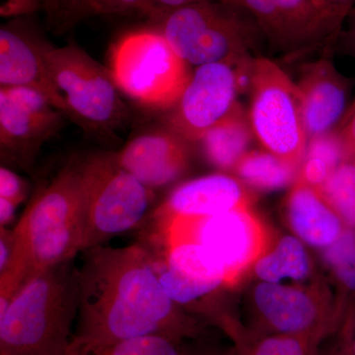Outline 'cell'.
Instances as JSON below:
<instances>
[{"instance_id":"1","label":"cell","mask_w":355,"mask_h":355,"mask_svg":"<svg viewBox=\"0 0 355 355\" xmlns=\"http://www.w3.org/2000/svg\"><path fill=\"white\" fill-rule=\"evenodd\" d=\"M77 266L79 305L69 349L162 336L181 343L200 331L168 297L155 259L139 244L85 250Z\"/></svg>"},{"instance_id":"2","label":"cell","mask_w":355,"mask_h":355,"mask_svg":"<svg viewBox=\"0 0 355 355\" xmlns=\"http://www.w3.org/2000/svg\"><path fill=\"white\" fill-rule=\"evenodd\" d=\"M85 200L78 161L65 165L34 196L11 229L10 260L0 272V315L16 292L44 270L83 252Z\"/></svg>"},{"instance_id":"3","label":"cell","mask_w":355,"mask_h":355,"mask_svg":"<svg viewBox=\"0 0 355 355\" xmlns=\"http://www.w3.org/2000/svg\"><path fill=\"white\" fill-rule=\"evenodd\" d=\"M76 260L44 270L0 315V355H65L78 314Z\"/></svg>"},{"instance_id":"4","label":"cell","mask_w":355,"mask_h":355,"mask_svg":"<svg viewBox=\"0 0 355 355\" xmlns=\"http://www.w3.org/2000/svg\"><path fill=\"white\" fill-rule=\"evenodd\" d=\"M154 25L178 55L196 67L216 62L245 64L265 39L250 13L223 0L180 7Z\"/></svg>"},{"instance_id":"5","label":"cell","mask_w":355,"mask_h":355,"mask_svg":"<svg viewBox=\"0 0 355 355\" xmlns=\"http://www.w3.org/2000/svg\"><path fill=\"white\" fill-rule=\"evenodd\" d=\"M108 69L121 93L147 108L168 111L193 73L155 27L119 39L112 46Z\"/></svg>"},{"instance_id":"6","label":"cell","mask_w":355,"mask_h":355,"mask_svg":"<svg viewBox=\"0 0 355 355\" xmlns=\"http://www.w3.org/2000/svg\"><path fill=\"white\" fill-rule=\"evenodd\" d=\"M85 200L83 251L104 245L146 218L149 190L119 163L116 153H97L78 161Z\"/></svg>"},{"instance_id":"7","label":"cell","mask_w":355,"mask_h":355,"mask_svg":"<svg viewBox=\"0 0 355 355\" xmlns=\"http://www.w3.org/2000/svg\"><path fill=\"white\" fill-rule=\"evenodd\" d=\"M248 113L254 137L265 150L301 164L308 137L297 84L272 60L253 58L247 70Z\"/></svg>"},{"instance_id":"8","label":"cell","mask_w":355,"mask_h":355,"mask_svg":"<svg viewBox=\"0 0 355 355\" xmlns=\"http://www.w3.org/2000/svg\"><path fill=\"white\" fill-rule=\"evenodd\" d=\"M48 64L67 116L89 132H109L120 127L128 109L109 69L74 44L51 46Z\"/></svg>"},{"instance_id":"9","label":"cell","mask_w":355,"mask_h":355,"mask_svg":"<svg viewBox=\"0 0 355 355\" xmlns=\"http://www.w3.org/2000/svg\"><path fill=\"white\" fill-rule=\"evenodd\" d=\"M251 60L241 64L216 62L196 67L181 97L169 110L167 127L190 144L200 141L238 104Z\"/></svg>"},{"instance_id":"10","label":"cell","mask_w":355,"mask_h":355,"mask_svg":"<svg viewBox=\"0 0 355 355\" xmlns=\"http://www.w3.org/2000/svg\"><path fill=\"white\" fill-rule=\"evenodd\" d=\"M64 112L37 90L0 88L1 157L31 171L41 147L60 130Z\"/></svg>"},{"instance_id":"11","label":"cell","mask_w":355,"mask_h":355,"mask_svg":"<svg viewBox=\"0 0 355 355\" xmlns=\"http://www.w3.org/2000/svg\"><path fill=\"white\" fill-rule=\"evenodd\" d=\"M168 236H184L202 245L225 268L229 282L258 261L266 235L248 205L195 220L167 223Z\"/></svg>"},{"instance_id":"12","label":"cell","mask_w":355,"mask_h":355,"mask_svg":"<svg viewBox=\"0 0 355 355\" xmlns=\"http://www.w3.org/2000/svg\"><path fill=\"white\" fill-rule=\"evenodd\" d=\"M164 261L157 265L159 279L168 297L188 305L229 282L225 268L200 243L170 235Z\"/></svg>"},{"instance_id":"13","label":"cell","mask_w":355,"mask_h":355,"mask_svg":"<svg viewBox=\"0 0 355 355\" xmlns=\"http://www.w3.org/2000/svg\"><path fill=\"white\" fill-rule=\"evenodd\" d=\"M51 44L22 23H10L0 29V88L34 89L67 116V107L48 64Z\"/></svg>"},{"instance_id":"14","label":"cell","mask_w":355,"mask_h":355,"mask_svg":"<svg viewBox=\"0 0 355 355\" xmlns=\"http://www.w3.org/2000/svg\"><path fill=\"white\" fill-rule=\"evenodd\" d=\"M189 144L169 128L147 130L133 137L119 153V163L149 190L179 179L190 164Z\"/></svg>"},{"instance_id":"15","label":"cell","mask_w":355,"mask_h":355,"mask_svg":"<svg viewBox=\"0 0 355 355\" xmlns=\"http://www.w3.org/2000/svg\"><path fill=\"white\" fill-rule=\"evenodd\" d=\"M308 141L335 130L347 113L352 85L329 58L304 65L297 83Z\"/></svg>"},{"instance_id":"16","label":"cell","mask_w":355,"mask_h":355,"mask_svg":"<svg viewBox=\"0 0 355 355\" xmlns=\"http://www.w3.org/2000/svg\"><path fill=\"white\" fill-rule=\"evenodd\" d=\"M249 202L244 184L238 178L214 174L178 186L160 205L161 220H195L245 207Z\"/></svg>"},{"instance_id":"17","label":"cell","mask_w":355,"mask_h":355,"mask_svg":"<svg viewBox=\"0 0 355 355\" xmlns=\"http://www.w3.org/2000/svg\"><path fill=\"white\" fill-rule=\"evenodd\" d=\"M254 297L263 327L275 334L295 335L323 328L316 304L298 289L263 282Z\"/></svg>"},{"instance_id":"18","label":"cell","mask_w":355,"mask_h":355,"mask_svg":"<svg viewBox=\"0 0 355 355\" xmlns=\"http://www.w3.org/2000/svg\"><path fill=\"white\" fill-rule=\"evenodd\" d=\"M287 209L294 232L311 246L330 247L342 235L340 216L319 191L299 178L289 193Z\"/></svg>"},{"instance_id":"19","label":"cell","mask_w":355,"mask_h":355,"mask_svg":"<svg viewBox=\"0 0 355 355\" xmlns=\"http://www.w3.org/2000/svg\"><path fill=\"white\" fill-rule=\"evenodd\" d=\"M253 137L248 114L238 103L232 112L210 128L198 142L209 163L224 171H234L249 153Z\"/></svg>"},{"instance_id":"20","label":"cell","mask_w":355,"mask_h":355,"mask_svg":"<svg viewBox=\"0 0 355 355\" xmlns=\"http://www.w3.org/2000/svg\"><path fill=\"white\" fill-rule=\"evenodd\" d=\"M301 164L279 157L270 151H249L236 166L238 179L258 190L275 191L297 181Z\"/></svg>"},{"instance_id":"21","label":"cell","mask_w":355,"mask_h":355,"mask_svg":"<svg viewBox=\"0 0 355 355\" xmlns=\"http://www.w3.org/2000/svg\"><path fill=\"white\" fill-rule=\"evenodd\" d=\"M347 159L336 130L313 137L306 147L298 178L308 186L319 190L336 168Z\"/></svg>"},{"instance_id":"22","label":"cell","mask_w":355,"mask_h":355,"mask_svg":"<svg viewBox=\"0 0 355 355\" xmlns=\"http://www.w3.org/2000/svg\"><path fill=\"white\" fill-rule=\"evenodd\" d=\"M242 7L254 18L265 40L272 49L284 55L306 53L295 33L272 0H223Z\"/></svg>"},{"instance_id":"23","label":"cell","mask_w":355,"mask_h":355,"mask_svg":"<svg viewBox=\"0 0 355 355\" xmlns=\"http://www.w3.org/2000/svg\"><path fill=\"white\" fill-rule=\"evenodd\" d=\"M254 270L263 282L279 284L284 279H304L309 263L302 243L297 238L286 236L272 252L258 259Z\"/></svg>"},{"instance_id":"24","label":"cell","mask_w":355,"mask_h":355,"mask_svg":"<svg viewBox=\"0 0 355 355\" xmlns=\"http://www.w3.org/2000/svg\"><path fill=\"white\" fill-rule=\"evenodd\" d=\"M284 15L306 53L328 46L323 22L311 0H272Z\"/></svg>"},{"instance_id":"25","label":"cell","mask_w":355,"mask_h":355,"mask_svg":"<svg viewBox=\"0 0 355 355\" xmlns=\"http://www.w3.org/2000/svg\"><path fill=\"white\" fill-rule=\"evenodd\" d=\"M318 191L338 216L355 226V158L338 166Z\"/></svg>"},{"instance_id":"26","label":"cell","mask_w":355,"mask_h":355,"mask_svg":"<svg viewBox=\"0 0 355 355\" xmlns=\"http://www.w3.org/2000/svg\"><path fill=\"white\" fill-rule=\"evenodd\" d=\"M65 355H183L181 343L162 336H149L89 350L67 349Z\"/></svg>"},{"instance_id":"27","label":"cell","mask_w":355,"mask_h":355,"mask_svg":"<svg viewBox=\"0 0 355 355\" xmlns=\"http://www.w3.org/2000/svg\"><path fill=\"white\" fill-rule=\"evenodd\" d=\"M323 328L307 333L275 334L254 343L246 355H312Z\"/></svg>"},{"instance_id":"28","label":"cell","mask_w":355,"mask_h":355,"mask_svg":"<svg viewBox=\"0 0 355 355\" xmlns=\"http://www.w3.org/2000/svg\"><path fill=\"white\" fill-rule=\"evenodd\" d=\"M326 249L327 261L338 279L349 288L355 289V236L352 232H343Z\"/></svg>"},{"instance_id":"29","label":"cell","mask_w":355,"mask_h":355,"mask_svg":"<svg viewBox=\"0 0 355 355\" xmlns=\"http://www.w3.org/2000/svg\"><path fill=\"white\" fill-rule=\"evenodd\" d=\"M323 22L330 43L338 38L355 0H311Z\"/></svg>"},{"instance_id":"30","label":"cell","mask_w":355,"mask_h":355,"mask_svg":"<svg viewBox=\"0 0 355 355\" xmlns=\"http://www.w3.org/2000/svg\"><path fill=\"white\" fill-rule=\"evenodd\" d=\"M144 0H79L72 22L88 15H114L137 10Z\"/></svg>"},{"instance_id":"31","label":"cell","mask_w":355,"mask_h":355,"mask_svg":"<svg viewBox=\"0 0 355 355\" xmlns=\"http://www.w3.org/2000/svg\"><path fill=\"white\" fill-rule=\"evenodd\" d=\"M29 191L27 182L6 166L0 168V198L19 205L24 202Z\"/></svg>"},{"instance_id":"32","label":"cell","mask_w":355,"mask_h":355,"mask_svg":"<svg viewBox=\"0 0 355 355\" xmlns=\"http://www.w3.org/2000/svg\"><path fill=\"white\" fill-rule=\"evenodd\" d=\"M216 1V0H144L137 11L146 16L151 22L156 23L166 14L175 9L198 2Z\"/></svg>"},{"instance_id":"33","label":"cell","mask_w":355,"mask_h":355,"mask_svg":"<svg viewBox=\"0 0 355 355\" xmlns=\"http://www.w3.org/2000/svg\"><path fill=\"white\" fill-rule=\"evenodd\" d=\"M336 132L340 137L347 158H355V103L347 110Z\"/></svg>"},{"instance_id":"34","label":"cell","mask_w":355,"mask_h":355,"mask_svg":"<svg viewBox=\"0 0 355 355\" xmlns=\"http://www.w3.org/2000/svg\"><path fill=\"white\" fill-rule=\"evenodd\" d=\"M79 0H42V6L46 9L51 20L60 22H72Z\"/></svg>"},{"instance_id":"35","label":"cell","mask_w":355,"mask_h":355,"mask_svg":"<svg viewBox=\"0 0 355 355\" xmlns=\"http://www.w3.org/2000/svg\"><path fill=\"white\" fill-rule=\"evenodd\" d=\"M41 3L42 0H4L0 12L4 17L27 15L36 11Z\"/></svg>"},{"instance_id":"36","label":"cell","mask_w":355,"mask_h":355,"mask_svg":"<svg viewBox=\"0 0 355 355\" xmlns=\"http://www.w3.org/2000/svg\"><path fill=\"white\" fill-rule=\"evenodd\" d=\"M17 205L6 198H0V227H7L15 219Z\"/></svg>"},{"instance_id":"37","label":"cell","mask_w":355,"mask_h":355,"mask_svg":"<svg viewBox=\"0 0 355 355\" xmlns=\"http://www.w3.org/2000/svg\"><path fill=\"white\" fill-rule=\"evenodd\" d=\"M352 44H354V48L355 50V22H354V28H352Z\"/></svg>"},{"instance_id":"38","label":"cell","mask_w":355,"mask_h":355,"mask_svg":"<svg viewBox=\"0 0 355 355\" xmlns=\"http://www.w3.org/2000/svg\"><path fill=\"white\" fill-rule=\"evenodd\" d=\"M350 349H352V354L355 355V338L350 343Z\"/></svg>"},{"instance_id":"39","label":"cell","mask_w":355,"mask_h":355,"mask_svg":"<svg viewBox=\"0 0 355 355\" xmlns=\"http://www.w3.org/2000/svg\"><path fill=\"white\" fill-rule=\"evenodd\" d=\"M183 355H222V354H186V352L183 350Z\"/></svg>"},{"instance_id":"40","label":"cell","mask_w":355,"mask_h":355,"mask_svg":"<svg viewBox=\"0 0 355 355\" xmlns=\"http://www.w3.org/2000/svg\"><path fill=\"white\" fill-rule=\"evenodd\" d=\"M345 355H354L352 354V349H350V345H349V349H347V352H345Z\"/></svg>"}]
</instances>
